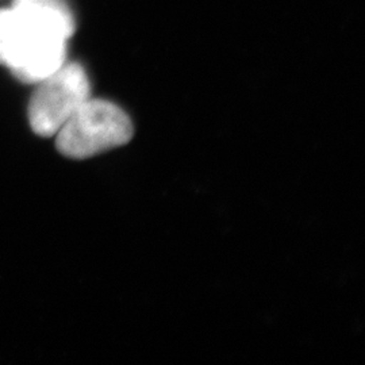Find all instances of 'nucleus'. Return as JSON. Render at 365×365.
<instances>
[{
    "instance_id": "f257e3e1",
    "label": "nucleus",
    "mask_w": 365,
    "mask_h": 365,
    "mask_svg": "<svg viewBox=\"0 0 365 365\" xmlns=\"http://www.w3.org/2000/svg\"><path fill=\"white\" fill-rule=\"evenodd\" d=\"M75 19L63 0H14L0 10V66L37 84L66 64Z\"/></svg>"
},
{
    "instance_id": "f03ea898",
    "label": "nucleus",
    "mask_w": 365,
    "mask_h": 365,
    "mask_svg": "<svg viewBox=\"0 0 365 365\" xmlns=\"http://www.w3.org/2000/svg\"><path fill=\"white\" fill-rule=\"evenodd\" d=\"M133 133L131 119L119 106L90 98L54 137L63 156L83 160L128 144Z\"/></svg>"
},
{
    "instance_id": "7ed1b4c3",
    "label": "nucleus",
    "mask_w": 365,
    "mask_h": 365,
    "mask_svg": "<svg viewBox=\"0 0 365 365\" xmlns=\"http://www.w3.org/2000/svg\"><path fill=\"white\" fill-rule=\"evenodd\" d=\"M91 98V84L84 68L68 63L37 83L29 105L30 128L39 137H54L80 106Z\"/></svg>"
}]
</instances>
